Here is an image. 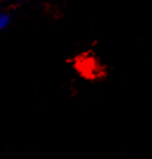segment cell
I'll return each instance as SVG.
<instances>
[{
	"mask_svg": "<svg viewBox=\"0 0 152 159\" xmlns=\"http://www.w3.org/2000/svg\"><path fill=\"white\" fill-rule=\"evenodd\" d=\"M10 22H11L10 16L6 15V13L0 12V32L4 31L5 29H7V26L10 25Z\"/></svg>",
	"mask_w": 152,
	"mask_h": 159,
	"instance_id": "1",
	"label": "cell"
}]
</instances>
